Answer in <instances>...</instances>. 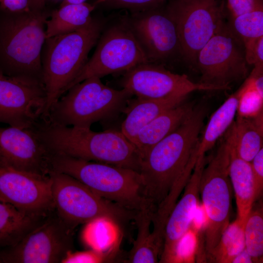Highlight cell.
<instances>
[{"instance_id":"6da1fadb","label":"cell","mask_w":263,"mask_h":263,"mask_svg":"<svg viewBox=\"0 0 263 263\" xmlns=\"http://www.w3.org/2000/svg\"><path fill=\"white\" fill-rule=\"evenodd\" d=\"M206 109L193 108L172 132L141 158L139 173L154 212L176 188L200 136Z\"/></svg>"},{"instance_id":"7a4b0ae2","label":"cell","mask_w":263,"mask_h":263,"mask_svg":"<svg viewBox=\"0 0 263 263\" xmlns=\"http://www.w3.org/2000/svg\"><path fill=\"white\" fill-rule=\"evenodd\" d=\"M35 128L55 153L131 169L139 172L140 153L121 131L96 132L90 128L57 125L46 118Z\"/></svg>"},{"instance_id":"3957f363","label":"cell","mask_w":263,"mask_h":263,"mask_svg":"<svg viewBox=\"0 0 263 263\" xmlns=\"http://www.w3.org/2000/svg\"><path fill=\"white\" fill-rule=\"evenodd\" d=\"M0 14V72L43 81L41 53L49 15L41 9Z\"/></svg>"},{"instance_id":"277c9868","label":"cell","mask_w":263,"mask_h":263,"mask_svg":"<svg viewBox=\"0 0 263 263\" xmlns=\"http://www.w3.org/2000/svg\"><path fill=\"white\" fill-rule=\"evenodd\" d=\"M52 171L75 178L98 196L127 209L153 210L143 178L135 170L55 153Z\"/></svg>"},{"instance_id":"5b68a950","label":"cell","mask_w":263,"mask_h":263,"mask_svg":"<svg viewBox=\"0 0 263 263\" xmlns=\"http://www.w3.org/2000/svg\"><path fill=\"white\" fill-rule=\"evenodd\" d=\"M104 25L103 21L92 18L75 31L46 38L41 53L42 79L47 98L44 117L86 63Z\"/></svg>"},{"instance_id":"8992f818","label":"cell","mask_w":263,"mask_h":263,"mask_svg":"<svg viewBox=\"0 0 263 263\" xmlns=\"http://www.w3.org/2000/svg\"><path fill=\"white\" fill-rule=\"evenodd\" d=\"M101 78H88L68 89L50 107L45 117L62 126L90 128L123 112L133 96L125 88L104 84Z\"/></svg>"},{"instance_id":"52a82bcc","label":"cell","mask_w":263,"mask_h":263,"mask_svg":"<svg viewBox=\"0 0 263 263\" xmlns=\"http://www.w3.org/2000/svg\"><path fill=\"white\" fill-rule=\"evenodd\" d=\"M52 195L58 217L72 230L76 226L104 218L124 227L137 212L98 196L84 184L65 173L52 171Z\"/></svg>"},{"instance_id":"ba28073f","label":"cell","mask_w":263,"mask_h":263,"mask_svg":"<svg viewBox=\"0 0 263 263\" xmlns=\"http://www.w3.org/2000/svg\"><path fill=\"white\" fill-rule=\"evenodd\" d=\"M225 136L208 159L202 172L199 187L207 217L205 250L207 258L217 246L229 223L231 205V184L228 167L230 146Z\"/></svg>"},{"instance_id":"9c48e42d","label":"cell","mask_w":263,"mask_h":263,"mask_svg":"<svg viewBox=\"0 0 263 263\" xmlns=\"http://www.w3.org/2000/svg\"><path fill=\"white\" fill-rule=\"evenodd\" d=\"M92 56L87 61L67 91L89 77L101 78L149 62L126 17L103 30Z\"/></svg>"},{"instance_id":"30bf717a","label":"cell","mask_w":263,"mask_h":263,"mask_svg":"<svg viewBox=\"0 0 263 263\" xmlns=\"http://www.w3.org/2000/svg\"><path fill=\"white\" fill-rule=\"evenodd\" d=\"M224 0H170L165 9L178 33L180 54L195 65L200 50L225 20Z\"/></svg>"},{"instance_id":"8fae6325","label":"cell","mask_w":263,"mask_h":263,"mask_svg":"<svg viewBox=\"0 0 263 263\" xmlns=\"http://www.w3.org/2000/svg\"><path fill=\"white\" fill-rule=\"evenodd\" d=\"M243 43L225 20L199 52L195 66L199 82L230 89L232 83L248 74Z\"/></svg>"},{"instance_id":"7c38bea8","label":"cell","mask_w":263,"mask_h":263,"mask_svg":"<svg viewBox=\"0 0 263 263\" xmlns=\"http://www.w3.org/2000/svg\"><path fill=\"white\" fill-rule=\"evenodd\" d=\"M46 92L42 81L0 72V123L32 128L44 117Z\"/></svg>"},{"instance_id":"4fadbf2b","label":"cell","mask_w":263,"mask_h":263,"mask_svg":"<svg viewBox=\"0 0 263 263\" xmlns=\"http://www.w3.org/2000/svg\"><path fill=\"white\" fill-rule=\"evenodd\" d=\"M72 231L59 217L48 219L0 252V263H61L72 251Z\"/></svg>"},{"instance_id":"5bb4252c","label":"cell","mask_w":263,"mask_h":263,"mask_svg":"<svg viewBox=\"0 0 263 263\" xmlns=\"http://www.w3.org/2000/svg\"><path fill=\"white\" fill-rule=\"evenodd\" d=\"M122 86L136 97L162 99L187 95L194 91L227 90L223 87L194 82L186 75L175 74L148 62L126 72Z\"/></svg>"},{"instance_id":"9a60e30c","label":"cell","mask_w":263,"mask_h":263,"mask_svg":"<svg viewBox=\"0 0 263 263\" xmlns=\"http://www.w3.org/2000/svg\"><path fill=\"white\" fill-rule=\"evenodd\" d=\"M55 152L37 129L0 127V165L21 171L48 175Z\"/></svg>"},{"instance_id":"2e32d148","label":"cell","mask_w":263,"mask_h":263,"mask_svg":"<svg viewBox=\"0 0 263 263\" xmlns=\"http://www.w3.org/2000/svg\"><path fill=\"white\" fill-rule=\"evenodd\" d=\"M50 175L31 173L0 165V198L36 217L54 208Z\"/></svg>"},{"instance_id":"e0dca14e","label":"cell","mask_w":263,"mask_h":263,"mask_svg":"<svg viewBox=\"0 0 263 263\" xmlns=\"http://www.w3.org/2000/svg\"><path fill=\"white\" fill-rule=\"evenodd\" d=\"M149 62L164 61L180 53L175 25L161 6L126 17Z\"/></svg>"},{"instance_id":"ac0fdd59","label":"cell","mask_w":263,"mask_h":263,"mask_svg":"<svg viewBox=\"0 0 263 263\" xmlns=\"http://www.w3.org/2000/svg\"><path fill=\"white\" fill-rule=\"evenodd\" d=\"M207 160L206 156L197 159L181 198L167 219L159 263H173L176 258L179 245L190 227L198 205L200 179Z\"/></svg>"},{"instance_id":"d6986e66","label":"cell","mask_w":263,"mask_h":263,"mask_svg":"<svg viewBox=\"0 0 263 263\" xmlns=\"http://www.w3.org/2000/svg\"><path fill=\"white\" fill-rule=\"evenodd\" d=\"M186 98H131L123 112L126 117L121 124V132L132 142L143 127L164 112L183 102Z\"/></svg>"},{"instance_id":"ffe728a7","label":"cell","mask_w":263,"mask_h":263,"mask_svg":"<svg viewBox=\"0 0 263 263\" xmlns=\"http://www.w3.org/2000/svg\"><path fill=\"white\" fill-rule=\"evenodd\" d=\"M184 102L164 112L138 132L132 142L141 158L152 146L174 131L189 115L193 106Z\"/></svg>"},{"instance_id":"44dd1931","label":"cell","mask_w":263,"mask_h":263,"mask_svg":"<svg viewBox=\"0 0 263 263\" xmlns=\"http://www.w3.org/2000/svg\"><path fill=\"white\" fill-rule=\"evenodd\" d=\"M225 133L237 155L250 162L263 148V113L252 117L237 115Z\"/></svg>"},{"instance_id":"7402d4cb","label":"cell","mask_w":263,"mask_h":263,"mask_svg":"<svg viewBox=\"0 0 263 263\" xmlns=\"http://www.w3.org/2000/svg\"><path fill=\"white\" fill-rule=\"evenodd\" d=\"M153 211L147 209L138 211L134 219L137 235L132 249L123 262L132 263H158L162 252L164 239L150 230Z\"/></svg>"},{"instance_id":"603a6c76","label":"cell","mask_w":263,"mask_h":263,"mask_svg":"<svg viewBox=\"0 0 263 263\" xmlns=\"http://www.w3.org/2000/svg\"><path fill=\"white\" fill-rule=\"evenodd\" d=\"M239 97L237 90L211 115L190 158V165L195 166L197 159L205 156L230 127L237 113Z\"/></svg>"},{"instance_id":"cb8c5ba5","label":"cell","mask_w":263,"mask_h":263,"mask_svg":"<svg viewBox=\"0 0 263 263\" xmlns=\"http://www.w3.org/2000/svg\"><path fill=\"white\" fill-rule=\"evenodd\" d=\"M230 146L228 174L236 198L237 218L245 223L255 202L252 168L250 162L239 157Z\"/></svg>"},{"instance_id":"d4e9b609","label":"cell","mask_w":263,"mask_h":263,"mask_svg":"<svg viewBox=\"0 0 263 263\" xmlns=\"http://www.w3.org/2000/svg\"><path fill=\"white\" fill-rule=\"evenodd\" d=\"M95 8L93 4L85 2L60 6L51 14L46 22V38L83 27L92 19L91 13Z\"/></svg>"},{"instance_id":"484cf974","label":"cell","mask_w":263,"mask_h":263,"mask_svg":"<svg viewBox=\"0 0 263 263\" xmlns=\"http://www.w3.org/2000/svg\"><path fill=\"white\" fill-rule=\"evenodd\" d=\"M38 218L0 198V246L15 244L34 228Z\"/></svg>"},{"instance_id":"4316f807","label":"cell","mask_w":263,"mask_h":263,"mask_svg":"<svg viewBox=\"0 0 263 263\" xmlns=\"http://www.w3.org/2000/svg\"><path fill=\"white\" fill-rule=\"evenodd\" d=\"M244 224L237 218L229 224L217 246L207 257L209 262L231 263L233 259L245 248Z\"/></svg>"},{"instance_id":"83f0119b","label":"cell","mask_w":263,"mask_h":263,"mask_svg":"<svg viewBox=\"0 0 263 263\" xmlns=\"http://www.w3.org/2000/svg\"><path fill=\"white\" fill-rule=\"evenodd\" d=\"M244 48L254 45L263 37V6L260 2L252 10L232 17L229 23Z\"/></svg>"},{"instance_id":"f1b7e54d","label":"cell","mask_w":263,"mask_h":263,"mask_svg":"<svg viewBox=\"0 0 263 263\" xmlns=\"http://www.w3.org/2000/svg\"><path fill=\"white\" fill-rule=\"evenodd\" d=\"M245 248L253 263H263V206L260 202L252 207L244 224Z\"/></svg>"},{"instance_id":"f546056e","label":"cell","mask_w":263,"mask_h":263,"mask_svg":"<svg viewBox=\"0 0 263 263\" xmlns=\"http://www.w3.org/2000/svg\"><path fill=\"white\" fill-rule=\"evenodd\" d=\"M238 91V116L252 117L263 113V94L256 90L251 77L249 76Z\"/></svg>"},{"instance_id":"4dcf8cb0","label":"cell","mask_w":263,"mask_h":263,"mask_svg":"<svg viewBox=\"0 0 263 263\" xmlns=\"http://www.w3.org/2000/svg\"><path fill=\"white\" fill-rule=\"evenodd\" d=\"M170 0H96V7L102 6L111 9H125L132 13L143 11L162 6Z\"/></svg>"},{"instance_id":"1f68e13d","label":"cell","mask_w":263,"mask_h":263,"mask_svg":"<svg viewBox=\"0 0 263 263\" xmlns=\"http://www.w3.org/2000/svg\"><path fill=\"white\" fill-rule=\"evenodd\" d=\"M114 256L106 255L101 251L94 249L73 252H68L61 263H94L114 261Z\"/></svg>"},{"instance_id":"d6a6232c","label":"cell","mask_w":263,"mask_h":263,"mask_svg":"<svg viewBox=\"0 0 263 263\" xmlns=\"http://www.w3.org/2000/svg\"><path fill=\"white\" fill-rule=\"evenodd\" d=\"M255 188V201L261 197L263 192V148L250 162Z\"/></svg>"},{"instance_id":"836d02e7","label":"cell","mask_w":263,"mask_h":263,"mask_svg":"<svg viewBox=\"0 0 263 263\" xmlns=\"http://www.w3.org/2000/svg\"><path fill=\"white\" fill-rule=\"evenodd\" d=\"M262 0H227V6L232 17H235L253 9Z\"/></svg>"},{"instance_id":"e575fe53","label":"cell","mask_w":263,"mask_h":263,"mask_svg":"<svg viewBox=\"0 0 263 263\" xmlns=\"http://www.w3.org/2000/svg\"><path fill=\"white\" fill-rule=\"evenodd\" d=\"M2 9L10 12H20L31 9L30 0H0Z\"/></svg>"},{"instance_id":"d590c367","label":"cell","mask_w":263,"mask_h":263,"mask_svg":"<svg viewBox=\"0 0 263 263\" xmlns=\"http://www.w3.org/2000/svg\"><path fill=\"white\" fill-rule=\"evenodd\" d=\"M253 260L245 248L239 253L232 260L231 263H253Z\"/></svg>"},{"instance_id":"8d00e7d4","label":"cell","mask_w":263,"mask_h":263,"mask_svg":"<svg viewBox=\"0 0 263 263\" xmlns=\"http://www.w3.org/2000/svg\"><path fill=\"white\" fill-rule=\"evenodd\" d=\"M86 0H63L60 6L68 4H78L85 2Z\"/></svg>"}]
</instances>
